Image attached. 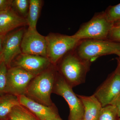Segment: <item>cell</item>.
I'll return each instance as SVG.
<instances>
[{"mask_svg": "<svg viewBox=\"0 0 120 120\" xmlns=\"http://www.w3.org/2000/svg\"><path fill=\"white\" fill-rule=\"evenodd\" d=\"M21 49L23 54L47 57L46 37L40 34L37 30L28 28L24 34Z\"/></svg>", "mask_w": 120, "mask_h": 120, "instance_id": "9", "label": "cell"}, {"mask_svg": "<svg viewBox=\"0 0 120 120\" xmlns=\"http://www.w3.org/2000/svg\"><path fill=\"white\" fill-rule=\"evenodd\" d=\"M91 63L80 58L73 50L63 57L60 64V74L73 88L85 82Z\"/></svg>", "mask_w": 120, "mask_h": 120, "instance_id": "1", "label": "cell"}, {"mask_svg": "<svg viewBox=\"0 0 120 120\" xmlns=\"http://www.w3.org/2000/svg\"><path fill=\"white\" fill-rule=\"evenodd\" d=\"M57 74L53 68L48 69L36 76L30 83L25 95L45 105L54 106L51 95L53 91Z\"/></svg>", "mask_w": 120, "mask_h": 120, "instance_id": "2", "label": "cell"}, {"mask_svg": "<svg viewBox=\"0 0 120 120\" xmlns=\"http://www.w3.org/2000/svg\"><path fill=\"white\" fill-rule=\"evenodd\" d=\"M83 105L84 113L82 120H97L102 107L94 94L90 96L77 95Z\"/></svg>", "mask_w": 120, "mask_h": 120, "instance_id": "14", "label": "cell"}, {"mask_svg": "<svg viewBox=\"0 0 120 120\" xmlns=\"http://www.w3.org/2000/svg\"><path fill=\"white\" fill-rule=\"evenodd\" d=\"M20 105L16 95L7 94L0 97V120H8L9 116L13 108Z\"/></svg>", "mask_w": 120, "mask_h": 120, "instance_id": "15", "label": "cell"}, {"mask_svg": "<svg viewBox=\"0 0 120 120\" xmlns=\"http://www.w3.org/2000/svg\"><path fill=\"white\" fill-rule=\"evenodd\" d=\"M120 50V43L108 39L81 40L75 49L80 58L91 62L101 56L115 54Z\"/></svg>", "mask_w": 120, "mask_h": 120, "instance_id": "3", "label": "cell"}, {"mask_svg": "<svg viewBox=\"0 0 120 120\" xmlns=\"http://www.w3.org/2000/svg\"><path fill=\"white\" fill-rule=\"evenodd\" d=\"M46 37L47 58L54 65L68 53L75 49L80 41L73 35L52 34Z\"/></svg>", "mask_w": 120, "mask_h": 120, "instance_id": "5", "label": "cell"}, {"mask_svg": "<svg viewBox=\"0 0 120 120\" xmlns=\"http://www.w3.org/2000/svg\"><path fill=\"white\" fill-rule=\"evenodd\" d=\"M15 66L23 69L34 75H38L52 64L47 57L22 53L14 61Z\"/></svg>", "mask_w": 120, "mask_h": 120, "instance_id": "11", "label": "cell"}, {"mask_svg": "<svg viewBox=\"0 0 120 120\" xmlns=\"http://www.w3.org/2000/svg\"><path fill=\"white\" fill-rule=\"evenodd\" d=\"M8 120H40L26 107L20 105L15 106L8 117Z\"/></svg>", "mask_w": 120, "mask_h": 120, "instance_id": "17", "label": "cell"}, {"mask_svg": "<svg viewBox=\"0 0 120 120\" xmlns=\"http://www.w3.org/2000/svg\"><path fill=\"white\" fill-rule=\"evenodd\" d=\"M104 12L107 19L113 23L120 21V3L110 6Z\"/></svg>", "mask_w": 120, "mask_h": 120, "instance_id": "21", "label": "cell"}, {"mask_svg": "<svg viewBox=\"0 0 120 120\" xmlns=\"http://www.w3.org/2000/svg\"><path fill=\"white\" fill-rule=\"evenodd\" d=\"M113 25L107 19L104 12H99L83 24L73 35L80 40L107 39Z\"/></svg>", "mask_w": 120, "mask_h": 120, "instance_id": "4", "label": "cell"}, {"mask_svg": "<svg viewBox=\"0 0 120 120\" xmlns=\"http://www.w3.org/2000/svg\"><path fill=\"white\" fill-rule=\"evenodd\" d=\"M41 4V1L40 0H30L29 10L26 19L28 28L37 30V22L40 15Z\"/></svg>", "mask_w": 120, "mask_h": 120, "instance_id": "16", "label": "cell"}, {"mask_svg": "<svg viewBox=\"0 0 120 120\" xmlns=\"http://www.w3.org/2000/svg\"><path fill=\"white\" fill-rule=\"evenodd\" d=\"M12 0H0V12L12 8Z\"/></svg>", "mask_w": 120, "mask_h": 120, "instance_id": "23", "label": "cell"}, {"mask_svg": "<svg viewBox=\"0 0 120 120\" xmlns=\"http://www.w3.org/2000/svg\"><path fill=\"white\" fill-rule=\"evenodd\" d=\"M20 105L30 110L40 120H50L59 116L56 107L45 105L26 95L17 96Z\"/></svg>", "mask_w": 120, "mask_h": 120, "instance_id": "12", "label": "cell"}, {"mask_svg": "<svg viewBox=\"0 0 120 120\" xmlns=\"http://www.w3.org/2000/svg\"><path fill=\"white\" fill-rule=\"evenodd\" d=\"M107 39L120 43V26H113L109 34Z\"/></svg>", "mask_w": 120, "mask_h": 120, "instance_id": "22", "label": "cell"}, {"mask_svg": "<svg viewBox=\"0 0 120 120\" xmlns=\"http://www.w3.org/2000/svg\"><path fill=\"white\" fill-rule=\"evenodd\" d=\"M35 76L19 67L9 68L7 73L6 94L17 97L25 95L30 83Z\"/></svg>", "mask_w": 120, "mask_h": 120, "instance_id": "8", "label": "cell"}, {"mask_svg": "<svg viewBox=\"0 0 120 120\" xmlns=\"http://www.w3.org/2000/svg\"><path fill=\"white\" fill-rule=\"evenodd\" d=\"M63 120L60 117V116L57 117H56V118H54V119H52V120Z\"/></svg>", "mask_w": 120, "mask_h": 120, "instance_id": "29", "label": "cell"}, {"mask_svg": "<svg viewBox=\"0 0 120 120\" xmlns=\"http://www.w3.org/2000/svg\"><path fill=\"white\" fill-rule=\"evenodd\" d=\"M8 68L4 61L0 64V97L6 94Z\"/></svg>", "mask_w": 120, "mask_h": 120, "instance_id": "20", "label": "cell"}, {"mask_svg": "<svg viewBox=\"0 0 120 120\" xmlns=\"http://www.w3.org/2000/svg\"><path fill=\"white\" fill-rule=\"evenodd\" d=\"M27 24L26 18L18 15L11 8L0 12V35H5L17 27Z\"/></svg>", "mask_w": 120, "mask_h": 120, "instance_id": "13", "label": "cell"}, {"mask_svg": "<svg viewBox=\"0 0 120 120\" xmlns=\"http://www.w3.org/2000/svg\"><path fill=\"white\" fill-rule=\"evenodd\" d=\"M120 94V66L117 67L113 72L95 91L94 95L104 107L111 105Z\"/></svg>", "mask_w": 120, "mask_h": 120, "instance_id": "7", "label": "cell"}, {"mask_svg": "<svg viewBox=\"0 0 120 120\" xmlns=\"http://www.w3.org/2000/svg\"><path fill=\"white\" fill-rule=\"evenodd\" d=\"M29 6L30 0H14L12 1V8L24 18L27 16Z\"/></svg>", "mask_w": 120, "mask_h": 120, "instance_id": "19", "label": "cell"}, {"mask_svg": "<svg viewBox=\"0 0 120 120\" xmlns=\"http://www.w3.org/2000/svg\"><path fill=\"white\" fill-rule=\"evenodd\" d=\"M118 120H120V117H119V118H118Z\"/></svg>", "mask_w": 120, "mask_h": 120, "instance_id": "31", "label": "cell"}, {"mask_svg": "<svg viewBox=\"0 0 120 120\" xmlns=\"http://www.w3.org/2000/svg\"><path fill=\"white\" fill-rule=\"evenodd\" d=\"M115 54L117 55V56L119 57V58L118 59V60L120 61V50L117 52H116L115 53Z\"/></svg>", "mask_w": 120, "mask_h": 120, "instance_id": "28", "label": "cell"}, {"mask_svg": "<svg viewBox=\"0 0 120 120\" xmlns=\"http://www.w3.org/2000/svg\"><path fill=\"white\" fill-rule=\"evenodd\" d=\"M25 31L23 28L7 34L3 42V61L8 68L15 57L22 53L21 43Z\"/></svg>", "mask_w": 120, "mask_h": 120, "instance_id": "10", "label": "cell"}, {"mask_svg": "<svg viewBox=\"0 0 120 120\" xmlns=\"http://www.w3.org/2000/svg\"><path fill=\"white\" fill-rule=\"evenodd\" d=\"M5 36L0 35V54L2 53V50H3V42H4Z\"/></svg>", "mask_w": 120, "mask_h": 120, "instance_id": "25", "label": "cell"}, {"mask_svg": "<svg viewBox=\"0 0 120 120\" xmlns=\"http://www.w3.org/2000/svg\"><path fill=\"white\" fill-rule=\"evenodd\" d=\"M111 105L116 107L118 117H120V94L116 98Z\"/></svg>", "mask_w": 120, "mask_h": 120, "instance_id": "24", "label": "cell"}, {"mask_svg": "<svg viewBox=\"0 0 120 120\" xmlns=\"http://www.w3.org/2000/svg\"><path fill=\"white\" fill-rule=\"evenodd\" d=\"M113 26H120V21L114 23Z\"/></svg>", "mask_w": 120, "mask_h": 120, "instance_id": "26", "label": "cell"}, {"mask_svg": "<svg viewBox=\"0 0 120 120\" xmlns=\"http://www.w3.org/2000/svg\"><path fill=\"white\" fill-rule=\"evenodd\" d=\"M53 92L63 97L69 108L68 120H82L84 109L82 101L60 74H57Z\"/></svg>", "mask_w": 120, "mask_h": 120, "instance_id": "6", "label": "cell"}, {"mask_svg": "<svg viewBox=\"0 0 120 120\" xmlns=\"http://www.w3.org/2000/svg\"><path fill=\"white\" fill-rule=\"evenodd\" d=\"M3 61V56L2 53H1L0 54V64H1V62Z\"/></svg>", "mask_w": 120, "mask_h": 120, "instance_id": "27", "label": "cell"}, {"mask_svg": "<svg viewBox=\"0 0 120 120\" xmlns=\"http://www.w3.org/2000/svg\"><path fill=\"white\" fill-rule=\"evenodd\" d=\"M118 118L116 107L109 105L102 107L97 120H118Z\"/></svg>", "mask_w": 120, "mask_h": 120, "instance_id": "18", "label": "cell"}, {"mask_svg": "<svg viewBox=\"0 0 120 120\" xmlns=\"http://www.w3.org/2000/svg\"><path fill=\"white\" fill-rule=\"evenodd\" d=\"M117 61H118V63H119V64L120 65V61L117 59Z\"/></svg>", "mask_w": 120, "mask_h": 120, "instance_id": "30", "label": "cell"}, {"mask_svg": "<svg viewBox=\"0 0 120 120\" xmlns=\"http://www.w3.org/2000/svg\"></svg>", "mask_w": 120, "mask_h": 120, "instance_id": "32", "label": "cell"}]
</instances>
